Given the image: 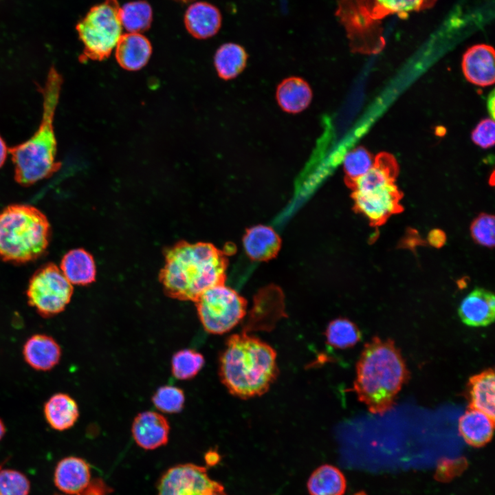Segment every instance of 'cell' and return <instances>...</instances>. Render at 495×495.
<instances>
[{"instance_id":"obj_28","label":"cell","mask_w":495,"mask_h":495,"mask_svg":"<svg viewBox=\"0 0 495 495\" xmlns=\"http://www.w3.org/2000/svg\"><path fill=\"white\" fill-rule=\"evenodd\" d=\"M346 482L343 473L331 465H322L311 474L307 482L310 495H343Z\"/></svg>"},{"instance_id":"obj_42","label":"cell","mask_w":495,"mask_h":495,"mask_svg":"<svg viewBox=\"0 0 495 495\" xmlns=\"http://www.w3.org/2000/svg\"><path fill=\"white\" fill-rule=\"evenodd\" d=\"M6 433V426L2 421V419L0 418V440L3 437Z\"/></svg>"},{"instance_id":"obj_7","label":"cell","mask_w":495,"mask_h":495,"mask_svg":"<svg viewBox=\"0 0 495 495\" xmlns=\"http://www.w3.org/2000/svg\"><path fill=\"white\" fill-rule=\"evenodd\" d=\"M195 302L204 329L212 334L230 331L246 314L245 298L225 284L207 289Z\"/></svg>"},{"instance_id":"obj_36","label":"cell","mask_w":495,"mask_h":495,"mask_svg":"<svg viewBox=\"0 0 495 495\" xmlns=\"http://www.w3.org/2000/svg\"><path fill=\"white\" fill-rule=\"evenodd\" d=\"M474 143L482 148H489L494 144L495 124L492 118L481 120L472 133Z\"/></svg>"},{"instance_id":"obj_6","label":"cell","mask_w":495,"mask_h":495,"mask_svg":"<svg viewBox=\"0 0 495 495\" xmlns=\"http://www.w3.org/2000/svg\"><path fill=\"white\" fill-rule=\"evenodd\" d=\"M118 0H104L91 8L78 23L76 30L84 50L82 59L102 60L109 57L122 35Z\"/></svg>"},{"instance_id":"obj_12","label":"cell","mask_w":495,"mask_h":495,"mask_svg":"<svg viewBox=\"0 0 495 495\" xmlns=\"http://www.w3.org/2000/svg\"><path fill=\"white\" fill-rule=\"evenodd\" d=\"M170 426L166 418L154 411L142 412L135 417L131 427L135 443L145 450H154L168 441Z\"/></svg>"},{"instance_id":"obj_9","label":"cell","mask_w":495,"mask_h":495,"mask_svg":"<svg viewBox=\"0 0 495 495\" xmlns=\"http://www.w3.org/2000/svg\"><path fill=\"white\" fill-rule=\"evenodd\" d=\"M336 15L346 30L353 52L376 54L384 47L378 23L369 18L364 0H338Z\"/></svg>"},{"instance_id":"obj_4","label":"cell","mask_w":495,"mask_h":495,"mask_svg":"<svg viewBox=\"0 0 495 495\" xmlns=\"http://www.w3.org/2000/svg\"><path fill=\"white\" fill-rule=\"evenodd\" d=\"M63 82L60 74L51 67L44 85L40 87L43 113L39 126L28 140L8 148L14 167V179L21 186H30L49 178L61 167V163L56 160L54 118Z\"/></svg>"},{"instance_id":"obj_18","label":"cell","mask_w":495,"mask_h":495,"mask_svg":"<svg viewBox=\"0 0 495 495\" xmlns=\"http://www.w3.org/2000/svg\"><path fill=\"white\" fill-rule=\"evenodd\" d=\"M152 53L149 40L140 33L122 34L116 46V58L124 69L136 71L148 61Z\"/></svg>"},{"instance_id":"obj_15","label":"cell","mask_w":495,"mask_h":495,"mask_svg":"<svg viewBox=\"0 0 495 495\" xmlns=\"http://www.w3.org/2000/svg\"><path fill=\"white\" fill-rule=\"evenodd\" d=\"M458 313L461 321L468 326H487L494 320V295L485 289L476 288L461 300Z\"/></svg>"},{"instance_id":"obj_37","label":"cell","mask_w":495,"mask_h":495,"mask_svg":"<svg viewBox=\"0 0 495 495\" xmlns=\"http://www.w3.org/2000/svg\"><path fill=\"white\" fill-rule=\"evenodd\" d=\"M466 461L463 458L457 459H444L439 463L436 477L439 481H447L460 473L464 467Z\"/></svg>"},{"instance_id":"obj_24","label":"cell","mask_w":495,"mask_h":495,"mask_svg":"<svg viewBox=\"0 0 495 495\" xmlns=\"http://www.w3.org/2000/svg\"><path fill=\"white\" fill-rule=\"evenodd\" d=\"M43 413L52 429L64 431L76 424L79 417V408L76 400L69 395L58 393L45 403Z\"/></svg>"},{"instance_id":"obj_14","label":"cell","mask_w":495,"mask_h":495,"mask_svg":"<svg viewBox=\"0 0 495 495\" xmlns=\"http://www.w3.org/2000/svg\"><path fill=\"white\" fill-rule=\"evenodd\" d=\"M22 353L24 360L31 368L39 371H48L59 363L62 349L53 337L38 333L28 338Z\"/></svg>"},{"instance_id":"obj_1","label":"cell","mask_w":495,"mask_h":495,"mask_svg":"<svg viewBox=\"0 0 495 495\" xmlns=\"http://www.w3.org/2000/svg\"><path fill=\"white\" fill-rule=\"evenodd\" d=\"M164 258L159 278L170 298L195 302L207 289L225 283L228 258L212 243L181 241L166 249Z\"/></svg>"},{"instance_id":"obj_11","label":"cell","mask_w":495,"mask_h":495,"mask_svg":"<svg viewBox=\"0 0 495 495\" xmlns=\"http://www.w3.org/2000/svg\"><path fill=\"white\" fill-rule=\"evenodd\" d=\"M402 197L395 183L368 192H352L355 210L365 216L372 226H380L391 215L400 212Z\"/></svg>"},{"instance_id":"obj_26","label":"cell","mask_w":495,"mask_h":495,"mask_svg":"<svg viewBox=\"0 0 495 495\" xmlns=\"http://www.w3.org/2000/svg\"><path fill=\"white\" fill-rule=\"evenodd\" d=\"M437 0H364L365 10L369 18L378 21L390 14H397L400 17L409 12L430 8Z\"/></svg>"},{"instance_id":"obj_46","label":"cell","mask_w":495,"mask_h":495,"mask_svg":"<svg viewBox=\"0 0 495 495\" xmlns=\"http://www.w3.org/2000/svg\"><path fill=\"white\" fill-rule=\"evenodd\" d=\"M77 495H80V494H77Z\"/></svg>"},{"instance_id":"obj_27","label":"cell","mask_w":495,"mask_h":495,"mask_svg":"<svg viewBox=\"0 0 495 495\" xmlns=\"http://www.w3.org/2000/svg\"><path fill=\"white\" fill-rule=\"evenodd\" d=\"M248 58V53L243 46L234 43L221 45L214 56L218 76L225 80L235 78L245 68Z\"/></svg>"},{"instance_id":"obj_32","label":"cell","mask_w":495,"mask_h":495,"mask_svg":"<svg viewBox=\"0 0 495 495\" xmlns=\"http://www.w3.org/2000/svg\"><path fill=\"white\" fill-rule=\"evenodd\" d=\"M373 163L374 158L362 146L349 151L343 160L346 184L351 188L355 182L371 169Z\"/></svg>"},{"instance_id":"obj_38","label":"cell","mask_w":495,"mask_h":495,"mask_svg":"<svg viewBox=\"0 0 495 495\" xmlns=\"http://www.w3.org/2000/svg\"><path fill=\"white\" fill-rule=\"evenodd\" d=\"M427 239L430 245L439 248L445 244L446 236L443 231L439 229H434L429 232Z\"/></svg>"},{"instance_id":"obj_22","label":"cell","mask_w":495,"mask_h":495,"mask_svg":"<svg viewBox=\"0 0 495 495\" xmlns=\"http://www.w3.org/2000/svg\"><path fill=\"white\" fill-rule=\"evenodd\" d=\"M398 172V165L394 156L388 153H380L374 158L371 169L355 182L351 189L364 192L394 184Z\"/></svg>"},{"instance_id":"obj_23","label":"cell","mask_w":495,"mask_h":495,"mask_svg":"<svg viewBox=\"0 0 495 495\" xmlns=\"http://www.w3.org/2000/svg\"><path fill=\"white\" fill-rule=\"evenodd\" d=\"M494 372L488 368L469 378L466 386L468 407L483 412L494 419Z\"/></svg>"},{"instance_id":"obj_8","label":"cell","mask_w":495,"mask_h":495,"mask_svg":"<svg viewBox=\"0 0 495 495\" xmlns=\"http://www.w3.org/2000/svg\"><path fill=\"white\" fill-rule=\"evenodd\" d=\"M74 288L53 263L42 265L29 280L26 296L29 305L43 318L54 316L69 303Z\"/></svg>"},{"instance_id":"obj_45","label":"cell","mask_w":495,"mask_h":495,"mask_svg":"<svg viewBox=\"0 0 495 495\" xmlns=\"http://www.w3.org/2000/svg\"><path fill=\"white\" fill-rule=\"evenodd\" d=\"M175 1H180V2H183V3H187V2H189V1H191L193 0H175Z\"/></svg>"},{"instance_id":"obj_33","label":"cell","mask_w":495,"mask_h":495,"mask_svg":"<svg viewBox=\"0 0 495 495\" xmlns=\"http://www.w3.org/2000/svg\"><path fill=\"white\" fill-rule=\"evenodd\" d=\"M154 406L161 412L177 413L182 410L185 395L183 390L173 386L160 387L152 397Z\"/></svg>"},{"instance_id":"obj_29","label":"cell","mask_w":495,"mask_h":495,"mask_svg":"<svg viewBox=\"0 0 495 495\" xmlns=\"http://www.w3.org/2000/svg\"><path fill=\"white\" fill-rule=\"evenodd\" d=\"M120 19L129 32L141 33L148 30L153 20L150 4L143 0L126 3L120 8Z\"/></svg>"},{"instance_id":"obj_13","label":"cell","mask_w":495,"mask_h":495,"mask_svg":"<svg viewBox=\"0 0 495 495\" xmlns=\"http://www.w3.org/2000/svg\"><path fill=\"white\" fill-rule=\"evenodd\" d=\"M462 69L465 78L474 85L487 87L494 84V48L485 44L470 47L463 54Z\"/></svg>"},{"instance_id":"obj_10","label":"cell","mask_w":495,"mask_h":495,"mask_svg":"<svg viewBox=\"0 0 495 495\" xmlns=\"http://www.w3.org/2000/svg\"><path fill=\"white\" fill-rule=\"evenodd\" d=\"M222 489L223 486L211 479L204 467L185 463L170 468L162 475L157 495H210Z\"/></svg>"},{"instance_id":"obj_21","label":"cell","mask_w":495,"mask_h":495,"mask_svg":"<svg viewBox=\"0 0 495 495\" xmlns=\"http://www.w3.org/2000/svg\"><path fill=\"white\" fill-rule=\"evenodd\" d=\"M494 419L478 410L469 408L460 417L458 428L468 445L480 448L488 443L493 436Z\"/></svg>"},{"instance_id":"obj_17","label":"cell","mask_w":495,"mask_h":495,"mask_svg":"<svg viewBox=\"0 0 495 495\" xmlns=\"http://www.w3.org/2000/svg\"><path fill=\"white\" fill-rule=\"evenodd\" d=\"M221 21L219 10L204 1L191 4L184 15L187 31L197 39H206L215 35L221 28Z\"/></svg>"},{"instance_id":"obj_20","label":"cell","mask_w":495,"mask_h":495,"mask_svg":"<svg viewBox=\"0 0 495 495\" xmlns=\"http://www.w3.org/2000/svg\"><path fill=\"white\" fill-rule=\"evenodd\" d=\"M313 92L309 84L303 78L290 76L277 86L276 99L283 111L296 114L305 110L310 104Z\"/></svg>"},{"instance_id":"obj_35","label":"cell","mask_w":495,"mask_h":495,"mask_svg":"<svg viewBox=\"0 0 495 495\" xmlns=\"http://www.w3.org/2000/svg\"><path fill=\"white\" fill-rule=\"evenodd\" d=\"M470 232L473 239L478 244L492 248L494 245V217L489 214L478 215L472 223Z\"/></svg>"},{"instance_id":"obj_44","label":"cell","mask_w":495,"mask_h":495,"mask_svg":"<svg viewBox=\"0 0 495 495\" xmlns=\"http://www.w3.org/2000/svg\"><path fill=\"white\" fill-rule=\"evenodd\" d=\"M353 495H367V494L364 492L360 491V492H358L354 494Z\"/></svg>"},{"instance_id":"obj_19","label":"cell","mask_w":495,"mask_h":495,"mask_svg":"<svg viewBox=\"0 0 495 495\" xmlns=\"http://www.w3.org/2000/svg\"><path fill=\"white\" fill-rule=\"evenodd\" d=\"M243 245L248 257L256 261H267L276 256L281 241L276 231L270 226L257 225L248 228Z\"/></svg>"},{"instance_id":"obj_5","label":"cell","mask_w":495,"mask_h":495,"mask_svg":"<svg viewBox=\"0 0 495 495\" xmlns=\"http://www.w3.org/2000/svg\"><path fill=\"white\" fill-rule=\"evenodd\" d=\"M51 226L46 215L29 204H11L0 212V258L25 264L43 256L50 245Z\"/></svg>"},{"instance_id":"obj_34","label":"cell","mask_w":495,"mask_h":495,"mask_svg":"<svg viewBox=\"0 0 495 495\" xmlns=\"http://www.w3.org/2000/svg\"><path fill=\"white\" fill-rule=\"evenodd\" d=\"M30 483L23 473L12 469L0 470V495H28Z\"/></svg>"},{"instance_id":"obj_43","label":"cell","mask_w":495,"mask_h":495,"mask_svg":"<svg viewBox=\"0 0 495 495\" xmlns=\"http://www.w3.org/2000/svg\"><path fill=\"white\" fill-rule=\"evenodd\" d=\"M210 495H227V494L225 493L224 489H222V490H217V491L212 492Z\"/></svg>"},{"instance_id":"obj_30","label":"cell","mask_w":495,"mask_h":495,"mask_svg":"<svg viewBox=\"0 0 495 495\" xmlns=\"http://www.w3.org/2000/svg\"><path fill=\"white\" fill-rule=\"evenodd\" d=\"M327 342L336 349H344L353 346L361 340V332L357 325L346 318L331 321L325 330Z\"/></svg>"},{"instance_id":"obj_16","label":"cell","mask_w":495,"mask_h":495,"mask_svg":"<svg viewBox=\"0 0 495 495\" xmlns=\"http://www.w3.org/2000/svg\"><path fill=\"white\" fill-rule=\"evenodd\" d=\"M90 468L82 459L68 456L61 459L54 472V483L68 494H80L89 484Z\"/></svg>"},{"instance_id":"obj_2","label":"cell","mask_w":495,"mask_h":495,"mask_svg":"<svg viewBox=\"0 0 495 495\" xmlns=\"http://www.w3.org/2000/svg\"><path fill=\"white\" fill-rule=\"evenodd\" d=\"M276 351L245 333L229 336L221 353L219 375L228 392L248 399L268 391L278 375Z\"/></svg>"},{"instance_id":"obj_25","label":"cell","mask_w":495,"mask_h":495,"mask_svg":"<svg viewBox=\"0 0 495 495\" xmlns=\"http://www.w3.org/2000/svg\"><path fill=\"white\" fill-rule=\"evenodd\" d=\"M60 270L72 285H87L96 278L94 258L82 248L67 252L61 259Z\"/></svg>"},{"instance_id":"obj_3","label":"cell","mask_w":495,"mask_h":495,"mask_svg":"<svg viewBox=\"0 0 495 495\" xmlns=\"http://www.w3.org/2000/svg\"><path fill=\"white\" fill-rule=\"evenodd\" d=\"M408 377L394 342L374 337L364 345L357 362L353 390L371 413L382 415L393 407Z\"/></svg>"},{"instance_id":"obj_31","label":"cell","mask_w":495,"mask_h":495,"mask_svg":"<svg viewBox=\"0 0 495 495\" xmlns=\"http://www.w3.org/2000/svg\"><path fill=\"white\" fill-rule=\"evenodd\" d=\"M204 362V358L200 353L193 349H182L173 355L171 371L178 380H190L198 374Z\"/></svg>"},{"instance_id":"obj_41","label":"cell","mask_w":495,"mask_h":495,"mask_svg":"<svg viewBox=\"0 0 495 495\" xmlns=\"http://www.w3.org/2000/svg\"><path fill=\"white\" fill-rule=\"evenodd\" d=\"M206 458L209 464L212 465L215 464L219 459V455L214 452H208Z\"/></svg>"},{"instance_id":"obj_40","label":"cell","mask_w":495,"mask_h":495,"mask_svg":"<svg viewBox=\"0 0 495 495\" xmlns=\"http://www.w3.org/2000/svg\"><path fill=\"white\" fill-rule=\"evenodd\" d=\"M494 91L491 93L490 95L487 106H488V110L490 112V114L492 117V119L494 120Z\"/></svg>"},{"instance_id":"obj_39","label":"cell","mask_w":495,"mask_h":495,"mask_svg":"<svg viewBox=\"0 0 495 495\" xmlns=\"http://www.w3.org/2000/svg\"><path fill=\"white\" fill-rule=\"evenodd\" d=\"M8 148L6 145V143L2 138V137L0 135V168L4 164L8 152Z\"/></svg>"}]
</instances>
